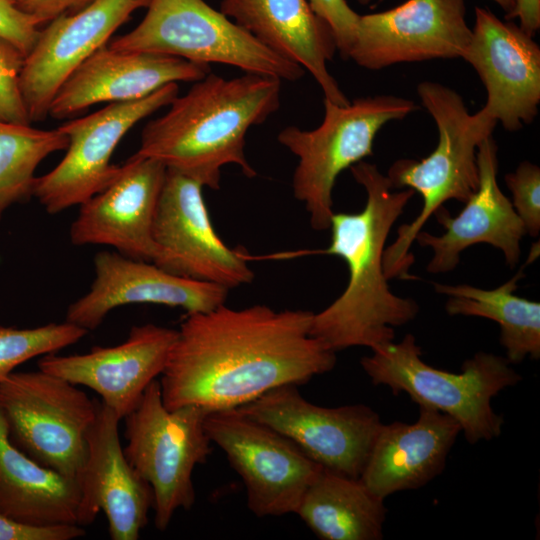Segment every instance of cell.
I'll use <instances>...</instances> for the list:
<instances>
[{"label": "cell", "mask_w": 540, "mask_h": 540, "mask_svg": "<svg viewBox=\"0 0 540 540\" xmlns=\"http://www.w3.org/2000/svg\"><path fill=\"white\" fill-rule=\"evenodd\" d=\"M210 65L105 45L80 64L54 95L48 116L65 119L88 107L146 97L169 83L196 82Z\"/></svg>", "instance_id": "21"}, {"label": "cell", "mask_w": 540, "mask_h": 540, "mask_svg": "<svg viewBox=\"0 0 540 540\" xmlns=\"http://www.w3.org/2000/svg\"><path fill=\"white\" fill-rule=\"evenodd\" d=\"M41 27L9 0H0V37L15 45L25 57L34 47Z\"/></svg>", "instance_id": "33"}, {"label": "cell", "mask_w": 540, "mask_h": 540, "mask_svg": "<svg viewBox=\"0 0 540 540\" xmlns=\"http://www.w3.org/2000/svg\"><path fill=\"white\" fill-rule=\"evenodd\" d=\"M313 315L225 303L187 313L160 375L164 405L237 408L273 388L306 384L332 370L336 352L310 334Z\"/></svg>", "instance_id": "1"}, {"label": "cell", "mask_w": 540, "mask_h": 540, "mask_svg": "<svg viewBox=\"0 0 540 540\" xmlns=\"http://www.w3.org/2000/svg\"><path fill=\"white\" fill-rule=\"evenodd\" d=\"M120 421L98 401L95 419L86 435L85 460L77 476V524L87 526L103 512L112 540H137L153 508V492L124 454Z\"/></svg>", "instance_id": "17"}, {"label": "cell", "mask_w": 540, "mask_h": 540, "mask_svg": "<svg viewBox=\"0 0 540 540\" xmlns=\"http://www.w3.org/2000/svg\"><path fill=\"white\" fill-rule=\"evenodd\" d=\"M95 279L90 290L71 303L65 321L87 331L96 329L119 306L149 303L181 307L188 314L211 311L225 303L229 289L210 282L171 274L152 262L118 252L94 257Z\"/></svg>", "instance_id": "20"}, {"label": "cell", "mask_w": 540, "mask_h": 540, "mask_svg": "<svg viewBox=\"0 0 540 540\" xmlns=\"http://www.w3.org/2000/svg\"><path fill=\"white\" fill-rule=\"evenodd\" d=\"M421 355L409 333L373 349L360 364L374 385L454 418L470 444L497 438L504 418L494 411L492 398L522 379L507 358L480 351L464 361L460 373H451L428 365Z\"/></svg>", "instance_id": "5"}, {"label": "cell", "mask_w": 540, "mask_h": 540, "mask_svg": "<svg viewBox=\"0 0 540 540\" xmlns=\"http://www.w3.org/2000/svg\"><path fill=\"white\" fill-rule=\"evenodd\" d=\"M150 0H96L41 27L25 57L20 87L31 122L46 119L54 95L88 57Z\"/></svg>", "instance_id": "18"}, {"label": "cell", "mask_w": 540, "mask_h": 540, "mask_svg": "<svg viewBox=\"0 0 540 540\" xmlns=\"http://www.w3.org/2000/svg\"><path fill=\"white\" fill-rule=\"evenodd\" d=\"M498 4L505 12L506 15L510 13L515 5V0H493Z\"/></svg>", "instance_id": "37"}, {"label": "cell", "mask_w": 540, "mask_h": 540, "mask_svg": "<svg viewBox=\"0 0 540 540\" xmlns=\"http://www.w3.org/2000/svg\"><path fill=\"white\" fill-rule=\"evenodd\" d=\"M146 9L142 21L111 41L110 48L225 64L281 81H296L305 73L204 0H150Z\"/></svg>", "instance_id": "7"}, {"label": "cell", "mask_w": 540, "mask_h": 540, "mask_svg": "<svg viewBox=\"0 0 540 540\" xmlns=\"http://www.w3.org/2000/svg\"><path fill=\"white\" fill-rule=\"evenodd\" d=\"M523 268L491 290L434 283L437 293L450 297L445 305L449 315L487 318L500 326V343L511 364L520 363L527 356L540 358V303L515 294L518 281L524 277Z\"/></svg>", "instance_id": "27"}, {"label": "cell", "mask_w": 540, "mask_h": 540, "mask_svg": "<svg viewBox=\"0 0 540 540\" xmlns=\"http://www.w3.org/2000/svg\"><path fill=\"white\" fill-rule=\"evenodd\" d=\"M197 181L167 169L153 221L157 255L152 262L187 279L227 289L250 283L254 273L244 252L229 248L212 226Z\"/></svg>", "instance_id": "13"}, {"label": "cell", "mask_w": 540, "mask_h": 540, "mask_svg": "<svg viewBox=\"0 0 540 540\" xmlns=\"http://www.w3.org/2000/svg\"><path fill=\"white\" fill-rule=\"evenodd\" d=\"M361 5H369L373 0H355Z\"/></svg>", "instance_id": "39"}, {"label": "cell", "mask_w": 540, "mask_h": 540, "mask_svg": "<svg viewBox=\"0 0 540 540\" xmlns=\"http://www.w3.org/2000/svg\"><path fill=\"white\" fill-rule=\"evenodd\" d=\"M77 479L47 468L10 440L0 411V514L25 525H78Z\"/></svg>", "instance_id": "25"}, {"label": "cell", "mask_w": 540, "mask_h": 540, "mask_svg": "<svg viewBox=\"0 0 540 540\" xmlns=\"http://www.w3.org/2000/svg\"><path fill=\"white\" fill-rule=\"evenodd\" d=\"M85 535L79 525L31 526L0 514V540H74Z\"/></svg>", "instance_id": "34"}, {"label": "cell", "mask_w": 540, "mask_h": 540, "mask_svg": "<svg viewBox=\"0 0 540 540\" xmlns=\"http://www.w3.org/2000/svg\"><path fill=\"white\" fill-rule=\"evenodd\" d=\"M519 19V27L529 36L540 29V0H515V5L506 15L507 20Z\"/></svg>", "instance_id": "36"}, {"label": "cell", "mask_w": 540, "mask_h": 540, "mask_svg": "<svg viewBox=\"0 0 540 540\" xmlns=\"http://www.w3.org/2000/svg\"><path fill=\"white\" fill-rule=\"evenodd\" d=\"M67 146L68 138L59 128L0 121V219L10 206L33 196L38 165Z\"/></svg>", "instance_id": "28"}, {"label": "cell", "mask_w": 540, "mask_h": 540, "mask_svg": "<svg viewBox=\"0 0 540 540\" xmlns=\"http://www.w3.org/2000/svg\"><path fill=\"white\" fill-rule=\"evenodd\" d=\"M177 330L152 323L131 327L127 339L74 355L41 356L38 368L96 392L123 420L164 370Z\"/></svg>", "instance_id": "19"}, {"label": "cell", "mask_w": 540, "mask_h": 540, "mask_svg": "<svg viewBox=\"0 0 540 540\" xmlns=\"http://www.w3.org/2000/svg\"><path fill=\"white\" fill-rule=\"evenodd\" d=\"M25 55L11 42L0 37V121L30 125L20 87Z\"/></svg>", "instance_id": "30"}, {"label": "cell", "mask_w": 540, "mask_h": 540, "mask_svg": "<svg viewBox=\"0 0 540 540\" xmlns=\"http://www.w3.org/2000/svg\"><path fill=\"white\" fill-rule=\"evenodd\" d=\"M205 429L241 477L257 517L297 512L322 467L294 442L238 408L209 412Z\"/></svg>", "instance_id": "10"}, {"label": "cell", "mask_w": 540, "mask_h": 540, "mask_svg": "<svg viewBox=\"0 0 540 540\" xmlns=\"http://www.w3.org/2000/svg\"><path fill=\"white\" fill-rule=\"evenodd\" d=\"M280 95L281 80L274 77L208 73L148 122L136 153L214 190L228 164L252 178L256 171L244 151L247 132L279 109Z\"/></svg>", "instance_id": "3"}, {"label": "cell", "mask_w": 540, "mask_h": 540, "mask_svg": "<svg viewBox=\"0 0 540 540\" xmlns=\"http://www.w3.org/2000/svg\"><path fill=\"white\" fill-rule=\"evenodd\" d=\"M96 0H25L20 9L30 14L40 27L52 20L79 12Z\"/></svg>", "instance_id": "35"}, {"label": "cell", "mask_w": 540, "mask_h": 540, "mask_svg": "<svg viewBox=\"0 0 540 540\" xmlns=\"http://www.w3.org/2000/svg\"><path fill=\"white\" fill-rule=\"evenodd\" d=\"M471 36L465 0H407L360 15L348 59L380 70L397 63L462 58Z\"/></svg>", "instance_id": "14"}, {"label": "cell", "mask_w": 540, "mask_h": 540, "mask_svg": "<svg viewBox=\"0 0 540 540\" xmlns=\"http://www.w3.org/2000/svg\"><path fill=\"white\" fill-rule=\"evenodd\" d=\"M367 198L358 213H333L331 243L320 253L341 257L349 270L343 293L314 313L310 334L334 352L355 346L371 350L394 341V327L415 319L417 302L395 295L384 273L383 255L388 234L412 189L394 191L375 164L360 161L350 167Z\"/></svg>", "instance_id": "2"}, {"label": "cell", "mask_w": 540, "mask_h": 540, "mask_svg": "<svg viewBox=\"0 0 540 540\" xmlns=\"http://www.w3.org/2000/svg\"><path fill=\"white\" fill-rule=\"evenodd\" d=\"M512 193V205L522 220L526 233L535 237L540 232V168L524 161L505 176Z\"/></svg>", "instance_id": "31"}, {"label": "cell", "mask_w": 540, "mask_h": 540, "mask_svg": "<svg viewBox=\"0 0 540 540\" xmlns=\"http://www.w3.org/2000/svg\"><path fill=\"white\" fill-rule=\"evenodd\" d=\"M99 399L77 385L38 369L12 372L0 381V411L11 442L37 461L77 479L86 456V435Z\"/></svg>", "instance_id": "9"}, {"label": "cell", "mask_w": 540, "mask_h": 540, "mask_svg": "<svg viewBox=\"0 0 540 540\" xmlns=\"http://www.w3.org/2000/svg\"><path fill=\"white\" fill-rule=\"evenodd\" d=\"M166 171L155 159L132 155L107 187L80 205L70 227L72 244L107 245L126 257L153 262L152 228Z\"/></svg>", "instance_id": "16"}, {"label": "cell", "mask_w": 540, "mask_h": 540, "mask_svg": "<svg viewBox=\"0 0 540 540\" xmlns=\"http://www.w3.org/2000/svg\"><path fill=\"white\" fill-rule=\"evenodd\" d=\"M178 95V83H169L141 99L110 103L59 126L68 138L66 154L50 172L36 177L33 196L53 215L102 191L120 171L111 157L121 139Z\"/></svg>", "instance_id": "11"}, {"label": "cell", "mask_w": 540, "mask_h": 540, "mask_svg": "<svg viewBox=\"0 0 540 540\" xmlns=\"http://www.w3.org/2000/svg\"><path fill=\"white\" fill-rule=\"evenodd\" d=\"M209 412L194 405L168 409L156 379L123 419V451L152 489L154 525L160 531L167 529L177 510H189L194 505L192 474L211 453L205 429Z\"/></svg>", "instance_id": "8"}, {"label": "cell", "mask_w": 540, "mask_h": 540, "mask_svg": "<svg viewBox=\"0 0 540 540\" xmlns=\"http://www.w3.org/2000/svg\"><path fill=\"white\" fill-rule=\"evenodd\" d=\"M415 109L413 101L393 95L357 98L346 105L324 99V117L317 128L288 126L280 131L279 143L298 158L293 193L305 204L313 229L330 228L339 174L372 155L374 139L384 125Z\"/></svg>", "instance_id": "6"}, {"label": "cell", "mask_w": 540, "mask_h": 540, "mask_svg": "<svg viewBox=\"0 0 540 540\" xmlns=\"http://www.w3.org/2000/svg\"><path fill=\"white\" fill-rule=\"evenodd\" d=\"M460 432L454 418L424 406L414 423H382L359 479L384 500L419 489L442 473Z\"/></svg>", "instance_id": "24"}, {"label": "cell", "mask_w": 540, "mask_h": 540, "mask_svg": "<svg viewBox=\"0 0 540 540\" xmlns=\"http://www.w3.org/2000/svg\"><path fill=\"white\" fill-rule=\"evenodd\" d=\"M220 11L265 47L307 70L324 99L350 102L327 66L337 50L333 33L307 0H222Z\"/></svg>", "instance_id": "23"}, {"label": "cell", "mask_w": 540, "mask_h": 540, "mask_svg": "<svg viewBox=\"0 0 540 540\" xmlns=\"http://www.w3.org/2000/svg\"><path fill=\"white\" fill-rule=\"evenodd\" d=\"M237 408L289 438L322 468L353 478L360 477L382 425L367 405H315L294 384L273 388Z\"/></svg>", "instance_id": "12"}, {"label": "cell", "mask_w": 540, "mask_h": 540, "mask_svg": "<svg viewBox=\"0 0 540 540\" xmlns=\"http://www.w3.org/2000/svg\"><path fill=\"white\" fill-rule=\"evenodd\" d=\"M11 1L12 3H14L15 5H17L19 8L21 7V5L25 2V0H9Z\"/></svg>", "instance_id": "38"}, {"label": "cell", "mask_w": 540, "mask_h": 540, "mask_svg": "<svg viewBox=\"0 0 540 540\" xmlns=\"http://www.w3.org/2000/svg\"><path fill=\"white\" fill-rule=\"evenodd\" d=\"M417 93L438 129V143L421 160L399 159L387 173L394 189L407 187L423 199L419 215L397 230V238L384 250L387 279H415L409 273L414 257L409 249L418 232L443 204L451 199L465 203L477 190V148L497 122L480 110L470 114L462 97L453 89L431 81L418 84Z\"/></svg>", "instance_id": "4"}, {"label": "cell", "mask_w": 540, "mask_h": 540, "mask_svg": "<svg viewBox=\"0 0 540 540\" xmlns=\"http://www.w3.org/2000/svg\"><path fill=\"white\" fill-rule=\"evenodd\" d=\"M497 151L492 136L485 138L478 146V188L456 217H451L443 206L434 213L445 232L435 236L420 231L416 235L415 240L422 247H429L433 251L427 266L429 273L452 271L460 261L461 252L477 243H487L501 250L510 268L518 263L520 242L526 230L497 182Z\"/></svg>", "instance_id": "22"}, {"label": "cell", "mask_w": 540, "mask_h": 540, "mask_svg": "<svg viewBox=\"0 0 540 540\" xmlns=\"http://www.w3.org/2000/svg\"><path fill=\"white\" fill-rule=\"evenodd\" d=\"M479 75L487 93L480 110L508 131L530 124L540 103V47L513 22L475 8L470 43L462 57Z\"/></svg>", "instance_id": "15"}, {"label": "cell", "mask_w": 540, "mask_h": 540, "mask_svg": "<svg viewBox=\"0 0 540 540\" xmlns=\"http://www.w3.org/2000/svg\"><path fill=\"white\" fill-rule=\"evenodd\" d=\"M296 514L320 539L380 540L387 508L359 478L322 468Z\"/></svg>", "instance_id": "26"}, {"label": "cell", "mask_w": 540, "mask_h": 540, "mask_svg": "<svg viewBox=\"0 0 540 540\" xmlns=\"http://www.w3.org/2000/svg\"><path fill=\"white\" fill-rule=\"evenodd\" d=\"M313 12L330 27L337 50L348 59L356 37L360 15L346 0H307Z\"/></svg>", "instance_id": "32"}, {"label": "cell", "mask_w": 540, "mask_h": 540, "mask_svg": "<svg viewBox=\"0 0 540 540\" xmlns=\"http://www.w3.org/2000/svg\"><path fill=\"white\" fill-rule=\"evenodd\" d=\"M87 330L64 321L33 328L0 326V381L20 364L71 346L80 341Z\"/></svg>", "instance_id": "29"}]
</instances>
